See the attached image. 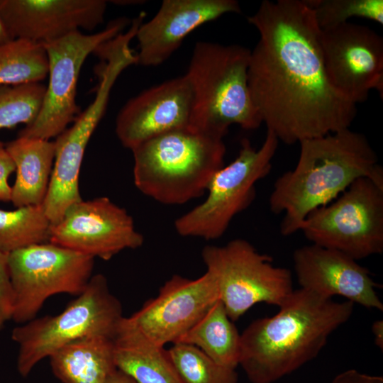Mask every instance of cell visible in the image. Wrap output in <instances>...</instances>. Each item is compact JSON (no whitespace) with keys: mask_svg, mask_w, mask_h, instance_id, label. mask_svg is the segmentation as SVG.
I'll return each instance as SVG.
<instances>
[{"mask_svg":"<svg viewBox=\"0 0 383 383\" xmlns=\"http://www.w3.org/2000/svg\"><path fill=\"white\" fill-rule=\"evenodd\" d=\"M248 21L259 33L248 88L267 131L292 145L350 128L357 105L326 75L320 28L305 1H263Z\"/></svg>","mask_w":383,"mask_h":383,"instance_id":"obj_1","label":"cell"},{"mask_svg":"<svg viewBox=\"0 0 383 383\" xmlns=\"http://www.w3.org/2000/svg\"><path fill=\"white\" fill-rule=\"evenodd\" d=\"M279 308L240 334L239 365L252 383H273L316 357L351 317L354 304L300 288Z\"/></svg>","mask_w":383,"mask_h":383,"instance_id":"obj_2","label":"cell"},{"mask_svg":"<svg viewBox=\"0 0 383 383\" xmlns=\"http://www.w3.org/2000/svg\"><path fill=\"white\" fill-rule=\"evenodd\" d=\"M299 144L295 168L277 179L269 200L274 213H284L283 235L299 231L310 212L332 202L359 178L383 186L382 167L363 134L347 128Z\"/></svg>","mask_w":383,"mask_h":383,"instance_id":"obj_3","label":"cell"},{"mask_svg":"<svg viewBox=\"0 0 383 383\" xmlns=\"http://www.w3.org/2000/svg\"><path fill=\"white\" fill-rule=\"evenodd\" d=\"M223 138L187 127L143 142L131 150L135 186L167 205L200 197L214 174L224 166Z\"/></svg>","mask_w":383,"mask_h":383,"instance_id":"obj_4","label":"cell"},{"mask_svg":"<svg viewBox=\"0 0 383 383\" xmlns=\"http://www.w3.org/2000/svg\"><path fill=\"white\" fill-rule=\"evenodd\" d=\"M250 55L239 45L195 43L185 74L194 92L191 128L225 137L233 124L245 130L260 126L248 84Z\"/></svg>","mask_w":383,"mask_h":383,"instance_id":"obj_5","label":"cell"},{"mask_svg":"<svg viewBox=\"0 0 383 383\" xmlns=\"http://www.w3.org/2000/svg\"><path fill=\"white\" fill-rule=\"evenodd\" d=\"M123 316L119 300L106 277L93 275L85 289L59 314L32 319L14 328L11 339L18 347L16 367L26 377L42 360L63 346L89 336L113 338Z\"/></svg>","mask_w":383,"mask_h":383,"instance_id":"obj_6","label":"cell"},{"mask_svg":"<svg viewBox=\"0 0 383 383\" xmlns=\"http://www.w3.org/2000/svg\"><path fill=\"white\" fill-rule=\"evenodd\" d=\"M279 140L267 131L259 149L244 138L237 157L211 178L200 204L177 218L174 228L184 237L207 240L221 238L233 218L247 209L255 197V184L268 175Z\"/></svg>","mask_w":383,"mask_h":383,"instance_id":"obj_7","label":"cell"},{"mask_svg":"<svg viewBox=\"0 0 383 383\" xmlns=\"http://www.w3.org/2000/svg\"><path fill=\"white\" fill-rule=\"evenodd\" d=\"M311 244L355 260L383 252V186L354 181L335 201L310 212L300 230Z\"/></svg>","mask_w":383,"mask_h":383,"instance_id":"obj_8","label":"cell"},{"mask_svg":"<svg viewBox=\"0 0 383 383\" xmlns=\"http://www.w3.org/2000/svg\"><path fill=\"white\" fill-rule=\"evenodd\" d=\"M201 257L232 321L257 303L279 307L294 291L290 270L274 266L270 256L259 252L244 239L222 246L206 245Z\"/></svg>","mask_w":383,"mask_h":383,"instance_id":"obj_9","label":"cell"},{"mask_svg":"<svg viewBox=\"0 0 383 383\" xmlns=\"http://www.w3.org/2000/svg\"><path fill=\"white\" fill-rule=\"evenodd\" d=\"M94 259L50 242L9 253L11 320L18 324L31 321L53 295H79L93 276Z\"/></svg>","mask_w":383,"mask_h":383,"instance_id":"obj_10","label":"cell"},{"mask_svg":"<svg viewBox=\"0 0 383 383\" xmlns=\"http://www.w3.org/2000/svg\"><path fill=\"white\" fill-rule=\"evenodd\" d=\"M128 24L126 18H119L97 33L75 31L43 43L48 58V85L38 116L19 131L18 136L50 140L75 121L80 113L76 96L84 61L101 45L122 33Z\"/></svg>","mask_w":383,"mask_h":383,"instance_id":"obj_11","label":"cell"},{"mask_svg":"<svg viewBox=\"0 0 383 383\" xmlns=\"http://www.w3.org/2000/svg\"><path fill=\"white\" fill-rule=\"evenodd\" d=\"M319 42L332 86L355 104L383 94V39L364 25L346 22L320 29Z\"/></svg>","mask_w":383,"mask_h":383,"instance_id":"obj_12","label":"cell"},{"mask_svg":"<svg viewBox=\"0 0 383 383\" xmlns=\"http://www.w3.org/2000/svg\"><path fill=\"white\" fill-rule=\"evenodd\" d=\"M49 242L109 260L126 249L141 247L144 238L125 209L102 196L71 206L51 225Z\"/></svg>","mask_w":383,"mask_h":383,"instance_id":"obj_13","label":"cell"},{"mask_svg":"<svg viewBox=\"0 0 383 383\" xmlns=\"http://www.w3.org/2000/svg\"><path fill=\"white\" fill-rule=\"evenodd\" d=\"M218 299L215 279L206 271L195 279L173 275L125 322L150 343H174Z\"/></svg>","mask_w":383,"mask_h":383,"instance_id":"obj_14","label":"cell"},{"mask_svg":"<svg viewBox=\"0 0 383 383\" xmlns=\"http://www.w3.org/2000/svg\"><path fill=\"white\" fill-rule=\"evenodd\" d=\"M194 92L186 74L150 87L130 99L116 119V134L133 150L167 132L190 127Z\"/></svg>","mask_w":383,"mask_h":383,"instance_id":"obj_15","label":"cell"},{"mask_svg":"<svg viewBox=\"0 0 383 383\" xmlns=\"http://www.w3.org/2000/svg\"><path fill=\"white\" fill-rule=\"evenodd\" d=\"M113 85L110 79L99 80L94 101L54 140L55 160L41 205L51 225L60 221L71 206L82 200L79 189L80 168L89 141L106 112Z\"/></svg>","mask_w":383,"mask_h":383,"instance_id":"obj_16","label":"cell"},{"mask_svg":"<svg viewBox=\"0 0 383 383\" xmlns=\"http://www.w3.org/2000/svg\"><path fill=\"white\" fill-rule=\"evenodd\" d=\"M104 0H0V17L13 38L45 43L101 24Z\"/></svg>","mask_w":383,"mask_h":383,"instance_id":"obj_17","label":"cell"},{"mask_svg":"<svg viewBox=\"0 0 383 383\" xmlns=\"http://www.w3.org/2000/svg\"><path fill=\"white\" fill-rule=\"evenodd\" d=\"M293 263L301 289L329 298L341 296L353 304L383 311L370 271L350 256L311 244L295 250Z\"/></svg>","mask_w":383,"mask_h":383,"instance_id":"obj_18","label":"cell"},{"mask_svg":"<svg viewBox=\"0 0 383 383\" xmlns=\"http://www.w3.org/2000/svg\"><path fill=\"white\" fill-rule=\"evenodd\" d=\"M235 0H164L157 13L139 26L138 64L158 66L198 27L228 13H240Z\"/></svg>","mask_w":383,"mask_h":383,"instance_id":"obj_19","label":"cell"},{"mask_svg":"<svg viewBox=\"0 0 383 383\" xmlns=\"http://www.w3.org/2000/svg\"><path fill=\"white\" fill-rule=\"evenodd\" d=\"M16 172L11 200L16 207L41 206L47 194L52 171L54 141L18 136L5 145Z\"/></svg>","mask_w":383,"mask_h":383,"instance_id":"obj_20","label":"cell"},{"mask_svg":"<svg viewBox=\"0 0 383 383\" xmlns=\"http://www.w3.org/2000/svg\"><path fill=\"white\" fill-rule=\"evenodd\" d=\"M49 358L54 375L62 383H106L117 370L113 338L106 336L77 340Z\"/></svg>","mask_w":383,"mask_h":383,"instance_id":"obj_21","label":"cell"},{"mask_svg":"<svg viewBox=\"0 0 383 383\" xmlns=\"http://www.w3.org/2000/svg\"><path fill=\"white\" fill-rule=\"evenodd\" d=\"M113 342L117 369L137 383H182L167 350L150 343L125 322L124 316Z\"/></svg>","mask_w":383,"mask_h":383,"instance_id":"obj_22","label":"cell"},{"mask_svg":"<svg viewBox=\"0 0 383 383\" xmlns=\"http://www.w3.org/2000/svg\"><path fill=\"white\" fill-rule=\"evenodd\" d=\"M176 343L198 348L223 367L235 369L239 365L240 334L219 299Z\"/></svg>","mask_w":383,"mask_h":383,"instance_id":"obj_23","label":"cell"},{"mask_svg":"<svg viewBox=\"0 0 383 383\" xmlns=\"http://www.w3.org/2000/svg\"><path fill=\"white\" fill-rule=\"evenodd\" d=\"M48 75L43 43L14 38L0 46V86L39 83Z\"/></svg>","mask_w":383,"mask_h":383,"instance_id":"obj_24","label":"cell"},{"mask_svg":"<svg viewBox=\"0 0 383 383\" xmlns=\"http://www.w3.org/2000/svg\"><path fill=\"white\" fill-rule=\"evenodd\" d=\"M51 223L41 206L13 211L0 209V251L10 253L30 245L49 242Z\"/></svg>","mask_w":383,"mask_h":383,"instance_id":"obj_25","label":"cell"},{"mask_svg":"<svg viewBox=\"0 0 383 383\" xmlns=\"http://www.w3.org/2000/svg\"><path fill=\"white\" fill-rule=\"evenodd\" d=\"M167 350L182 383H238L235 369L217 364L194 345L175 343Z\"/></svg>","mask_w":383,"mask_h":383,"instance_id":"obj_26","label":"cell"},{"mask_svg":"<svg viewBox=\"0 0 383 383\" xmlns=\"http://www.w3.org/2000/svg\"><path fill=\"white\" fill-rule=\"evenodd\" d=\"M45 90L41 82L0 86V130L30 124L38 114Z\"/></svg>","mask_w":383,"mask_h":383,"instance_id":"obj_27","label":"cell"},{"mask_svg":"<svg viewBox=\"0 0 383 383\" xmlns=\"http://www.w3.org/2000/svg\"><path fill=\"white\" fill-rule=\"evenodd\" d=\"M312 10L318 28L333 27L350 18H367L383 24L382 0H304Z\"/></svg>","mask_w":383,"mask_h":383,"instance_id":"obj_28","label":"cell"},{"mask_svg":"<svg viewBox=\"0 0 383 383\" xmlns=\"http://www.w3.org/2000/svg\"><path fill=\"white\" fill-rule=\"evenodd\" d=\"M8 255L0 251V331L12 317L13 294L9 272Z\"/></svg>","mask_w":383,"mask_h":383,"instance_id":"obj_29","label":"cell"},{"mask_svg":"<svg viewBox=\"0 0 383 383\" xmlns=\"http://www.w3.org/2000/svg\"><path fill=\"white\" fill-rule=\"evenodd\" d=\"M16 170L15 164L7 152L5 145L0 141V201L9 202L11 200V187L8 180Z\"/></svg>","mask_w":383,"mask_h":383,"instance_id":"obj_30","label":"cell"},{"mask_svg":"<svg viewBox=\"0 0 383 383\" xmlns=\"http://www.w3.org/2000/svg\"><path fill=\"white\" fill-rule=\"evenodd\" d=\"M330 383H383V377L350 369L336 375Z\"/></svg>","mask_w":383,"mask_h":383,"instance_id":"obj_31","label":"cell"},{"mask_svg":"<svg viewBox=\"0 0 383 383\" xmlns=\"http://www.w3.org/2000/svg\"><path fill=\"white\" fill-rule=\"evenodd\" d=\"M372 331L374 337L376 345L383 350V321L382 320L375 321L372 326Z\"/></svg>","mask_w":383,"mask_h":383,"instance_id":"obj_32","label":"cell"},{"mask_svg":"<svg viewBox=\"0 0 383 383\" xmlns=\"http://www.w3.org/2000/svg\"><path fill=\"white\" fill-rule=\"evenodd\" d=\"M106 383H137L131 377L121 372L119 370H116L109 378Z\"/></svg>","mask_w":383,"mask_h":383,"instance_id":"obj_33","label":"cell"},{"mask_svg":"<svg viewBox=\"0 0 383 383\" xmlns=\"http://www.w3.org/2000/svg\"><path fill=\"white\" fill-rule=\"evenodd\" d=\"M13 39L14 38H12L5 23L0 17V46Z\"/></svg>","mask_w":383,"mask_h":383,"instance_id":"obj_34","label":"cell"}]
</instances>
